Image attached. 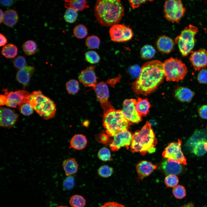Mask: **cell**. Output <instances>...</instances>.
<instances>
[{
	"label": "cell",
	"mask_w": 207,
	"mask_h": 207,
	"mask_svg": "<svg viewBox=\"0 0 207 207\" xmlns=\"http://www.w3.org/2000/svg\"><path fill=\"white\" fill-rule=\"evenodd\" d=\"M93 89L100 103L108 101L109 95V90L107 85L105 83L101 81L97 83Z\"/></svg>",
	"instance_id": "7402d4cb"
},
{
	"label": "cell",
	"mask_w": 207,
	"mask_h": 207,
	"mask_svg": "<svg viewBox=\"0 0 207 207\" xmlns=\"http://www.w3.org/2000/svg\"><path fill=\"white\" fill-rule=\"evenodd\" d=\"M95 68L94 66L87 67L80 74L79 80L85 87H92L93 89L97 84V78L95 72Z\"/></svg>",
	"instance_id": "9a60e30c"
},
{
	"label": "cell",
	"mask_w": 207,
	"mask_h": 207,
	"mask_svg": "<svg viewBox=\"0 0 207 207\" xmlns=\"http://www.w3.org/2000/svg\"><path fill=\"white\" fill-rule=\"evenodd\" d=\"M207 133L204 130L196 131L188 140L187 143L189 146L192 147L197 142L202 140H207Z\"/></svg>",
	"instance_id": "83f0119b"
},
{
	"label": "cell",
	"mask_w": 207,
	"mask_h": 207,
	"mask_svg": "<svg viewBox=\"0 0 207 207\" xmlns=\"http://www.w3.org/2000/svg\"><path fill=\"white\" fill-rule=\"evenodd\" d=\"M150 107V103L147 98L138 97L136 101L135 108L141 117L145 116L149 113Z\"/></svg>",
	"instance_id": "603a6c76"
},
{
	"label": "cell",
	"mask_w": 207,
	"mask_h": 207,
	"mask_svg": "<svg viewBox=\"0 0 207 207\" xmlns=\"http://www.w3.org/2000/svg\"><path fill=\"white\" fill-rule=\"evenodd\" d=\"M198 31L197 27L190 25L185 28L176 38L175 42L178 44L182 56H186L192 51L195 42V36Z\"/></svg>",
	"instance_id": "52a82bcc"
},
{
	"label": "cell",
	"mask_w": 207,
	"mask_h": 207,
	"mask_svg": "<svg viewBox=\"0 0 207 207\" xmlns=\"http://www.w3.org/2000/svg\"><path fill=\"white\" fill-rule=\"evenodd\" d=\"M22 47L25 53L28 56L35 54L37 50V43L31 40H28L24 42L23 44Z\"/></svg>",
	"instance_id": "4dcf8cb0"
},
{
	"label": "cell",
	"mask_w": 207,
	"mask_h": 207,
	"mask_svg": "<svg viewBox=\"0 0 207 207\" xmlns=\"http://www.w3.org/2000/svg\"><path fill=\"white\" fill-rule=\"evenodd\" d=\"M65 6L67 9L72 8L76 11H82L89 7L87 2L84 0H69L65 1Z\"/></svg>",
	"instance_id": "4316f807"
},
{
	"label": "cell",
	"mask_w": 207,
	"mask_h": 207,
	"mask_svg": "<svg viewBox=\"0 0 207 207\" xmlns=\"http://www.w3.org/2000/svg\"><path fill=\"white\" fill-rule=\"evenodd\" d=\"M206 129H207V126H206Z\"/></svg>",
	"instance_id": "91938a15"
},
{
	"label": "cell",
	"mask_w": 207,
	"mask_h": 207,
	"mask_svg": "<svg viewBox=\"0 0 207 207\" xmlns=\"http://www.w3.org/2000/svg\"><path fill=\"white\" fill-rule=\"evenodd\" d=\"M14 0H1L0 3L2 5L8 7L11 6L14 2Z\"/></svg>",
	"instance_id": "f5cc1de1"
},
{
	"label": "cell",
	"mask_w": 207,
	"mask_h": 207,
	"mask_svg": "<svg viewBox=\"0 0 207 207\" xmlns=\"http://www.w3.org/2000/svg\"><path fill=\"white\" fill-rule=\"evenodd\" d=\"M78 16L77 11L72 8H68L66 10L64 18L67 23H72L76 20Z\"/></svg>",
	"instance_id": "e575fe53"
},
{
	"label": "cell",
	"mask_w": 207,
	"mask_h": 207,
	"mask_svg": "<svg viewBox=\"0 0 207 207\" xmlns=\"http://www.w3.org/2000/svg\"><path fill=\"white\" fill-rule=\"evenodd\" d=\"M197 79L200 83L207 84V69L204 68L200 70L198 75Z\"/></svg>",
	"instance_id": "bcb514c9"
},
{
	"label": "cell",
	"mask_w": 207,
	"mask_h": 207,
	"mask_svg": "<svg viewBox=\"0 0 207 207\" xmlns=\"http://www.w3.org/2000/svg\"><path fill=\"white\" fill-rule=\"evenodd\" d=\"M57 207H68L66 206H57Z\"/></svg>",
	"instance_id": "680465c9"
},
{
	"label": "cell",
	"mask_w": 207,
	"mask_h": 207,
	"mask_svg": "<svg viewBox=\"0 0 207 207\" xmlns=\"http://www.w3.org/2000/svg\"><path fill=\"white\" fill-rule=\"evenodd\" d=\"M182 140L170 143L163 152L162 155L165 158L175 160L181 164L187 165V160L181 150Z\"/></svg>",
	"instance_id": "30bf717a"
},
{
	"label": "cell",
	"mask_w": 207,
	"mask_h": 207,
	"mask_svg": "<svg viewBox=\"0 0 207 207\" xmlns=\"http://www.w3.org/2000/svg\"><path fill=\"white\" fill-rule=\"evenodd\" d=\"M7 102V99L5 95L1 94L0 96V104L1 106L6 105Z\"/></svg>",
	"instance_id": "db71d44e"
},
{
	"label": "cell",
	"mask_w": 207,
	"mask_h": 207,
	"mask_svg": "<svg viewBox=\"0 0 207 207\" xmlns=\"http://www.w3.org/2000/svg\"><path fill=\"white\" fill-rule=\"evenodd\" d=\"M195 95L194 92L186 87L180 86L177 87L174 91V95L179 101L183 103H189Z\"/></svg>",
	"instance_id": "d6986e66"
},
{
	"label": "cell",
	"mask_w": 207,
	"mask_h": 207,
	"mask_svg": "<svg viewBox=\"0 0 207 207\" xmlns=\"http://www.w3.org/2000/svg\"><path fill=\"white\" fill-rule=\"evenodd\" d=\"M109 33L111 40L113 41L123 42L131 39L133 34L131 29L122 24H116L110 28Z\"/></svg>",
	"instance_id": "8fae6325"
},
{
	"label": "cell",
	"mask_w": 207,
	"mask_h": 207,
	"mask_svg": "<svg viewBox=\"0 0 207 207\" xmlns=\"http://www.w3.org/2000/svg\"><path fill=\"white\" fill-rule=\"evenodd\" d=\"M156 53L155 49L152 46L146 45L144 46L141 49L140 56L144 59H149L152 58Z\"/></svg>",
	"instance_id": "1f68e13d"
},
{
	"label": "cell",
	"mask_w": 207,
	"mask_h": 207,
	"mask_svg": "<svg viewBox=\"0 0 207 207\" xmlns=\"http://www.w3.org/2000/svg\"><path fill=\"white\" fill-rule=\"evenodd\" d=\"M147 1H152L147 0H129V3L131 6L133 8H138L140 5L146 2Z\"/></svg>",
	"instance_id": "f907efd6"
},
{
	"label": "cell",
	"mask_w": 207,
	"mask_h": 207,
	"mask_svg": "<svg viewBox=\"0 0 207 207\" xmlns=\"http://www.w3.org/2000/svg\"><path fill=\"white\" fill-rule=\"evenodd\" d=\"M70 204L72 207H84L86 204V200L82 196L76 195L70 198Z\"/></svg>",
	"instance_id": "836d02e7"
},
{
	"label": "cell",
	"mask_w": 207,
	"mask_h": 207,
	"mask_svg": "<svg viewBox=\"0 0 207 207\" xmlns=\"http://www.w3.org/2000/svg\"><path fill=\"white\" fill-rule=\"evenodd\" d=\"M181 164L175 160L168 159L162 163L161 167L166 175H175L180 174L182 171Z\"/></svg>",
	"instance_id": "e0dca14e"
},
{
	"label": "cell",
	"mask_w": 207,
	"mask_h": 207,
	"mask_svg": "<svg viewBox=\"0 0 207 207\" xmlns=\"http://www.w3.org/2000/svg\"><path fill=\"white\" fill-rule=\"evenodd\" d=\"M180 207H194V205L193 203L190 202Z\"/></svg>",
	"instance_id": "9f6ffc18"
},
{
	"label": "cell",
	"mask_w": 207,
	"mask_h": 207,
	"mask_svg": "<svg viewBox=\"0 0 207 207\" xmlns=\"http://www.w3.org/2000/svg\"><path fill=\"white\" fill-rule=\"evenodd\" d=\"M175 45L173 40L165 35L159 37L156 43V47L159 51L163 54H168L172 51Z\"/></svg>",
	"instance_id": "ac0fdd59"
},
{
	"label": "cell",
	"mask_w": 207,
	"mask_h": 207,
	"mask_svg": "<svg viewBox=\"0 0 207 207\" xmlns=\"http://www.w3.org/2000/svg\"><path fill=\"white\" fill-rule=\"evenodd\" d=\"M87 140L86 137L82 134L74 135L70 141V148L77 150H81L86 146Z\"/></svg>",
	"instance_id": "d4e9b609"
},
{
	"label": "cell",
	"mask_w": 207,
	"mask_h": 207,
	"mask_svg": "<svg viewBox=\"0 0 207 207\" xmlns=\"http://www.w3.org/2000/svg\"><path fill=\"white\" fill-rule=\"evenodd\" d=\"M137 100L133 99H126L123 103L122 112L125 118L130 122L137 124L141 121L142 117L135 108Z\"/></svg>",
	"instance_id": "4fadbf2b"
},
{
	"label": "cell",
	"mask_w": 207,
	"mask_h": 207,
	"mask_svg": "<svg viewBox=\"0 0 207 207\" xmlns=\"http://www.w3.org/2000/svg\"><path fill=\"white\" fill-rule=\"evenodd\" d=\"M132 135L128 129L121 131L116 134L110 140L109 145L111 151L113 152L118 150L121 147L125 146L127 150L131 144Z\"/></svg>",
	"instance_id": "7c38bea8"
},
{
	"label": "cell",
	"mask_w": 207,
	"mask_h": 207,
	"mask_svg": "<svg viewBox=\"0 0 207 207\" xmlns=\"http://www.w3.org/2000/svg\"><path fill=\"white\" fill-rule=\"evenodd\" d=\"M179 179L175 175H167L165 178L164 183L166 185L170 187H174L179 183Z\"/></svg>",
	"instance_id": "ab89813d"
},
{
	"label": "cell",
	"mask_w": 207,
	"mask_h": 207,
	"mask_svg": "<svg viewBox=\"0 0 207 207\" xmlns=\"http://www.w3.org/2000/svg\"><path fill=\"white\" fill-rule=\"evenodd\" d=\"M165 76L163 63L158 60L148 61L142 67L132 89L137 94L147 95L157 89Z\"/></svg>",
	"instance_id": "6da1fadb"
},
{
	"label": "cell",
	"mask_w": 207,
	"mask_h": 207,
	"mask_svg": "<svg viewBox=\"0 0 207 207\" xmlns=\"http://www.w3.org/2000/svg\"><path fill=\"white\" fill-rule=\"evenodd\" d=\"M157 143L151 125L147 121L140 130L136 131L133 134L131 150L133 153L139 152L143 156L150 149L155 147Z\"/></svg>",
	"instance_id": "277c9868"
},
{
	"label": "cell",
	"mask_w": 207,
	"mask_h": 207,
	"mask_svg": "<svg viewBox=\"0 0 207 207\" xmlns=\"http://www.w3.org/2000/svg\"><path fill=\"white\" fill-rule=\"evenodd\" d=\"M18 49L14 45L9 43L4 46L2 48L1 53L2 55L7 58L14 57L17 54Z\"/></svg>",
	"instance_id": "f1b7e54d"
},
{
	"label": "cell",
	"mask_w": 207,
	"mask_h": 207,
	"mask_svg": "<svg viewBox=\"0 0 207 207\" xmlns=\"http://www.w3.org/2000/svg\"><path fill=\"white\" fill-rule=\"evenodd\" d=\"M98 156L99 159L103 161H110L111 159L110 150L105 147H103L99 150Z\"/></svg>",
	"instance_id": "60d3db41"
},
{
	"label": "cell",
	"mask_w": 207,
	"mask_h": 207,
	"mask_svg": "<svg viewBox=\"0 0 207 207\" xmlns=\"http://www.w3.org/2000/svg\"><path fill=\"white\" fill-rule=\"evenodd\" d=\"M85 60L91 64H95L99 62L100 57L97 53L93 51L86 52L85 54Z\"/></svg>",
	"instance_id": "8d00e7d4"
},
{
	"label": "cell",
	"mask_w": 207,
	"mask_h": 207,
	"mask_svg": "<svg viewBox=\"0 0 207 207\" xmlns=\"http://www.w3.org/2000/svg\"><path fill=\"white\" fill-rule=\"evenodd\" d=\"M85 44L86 46L89 49H96L100 46V40L98 37L93 35L87 37Z\"/></svg>",
	"instance_id": "d6a6232c"
},
{
	"label": "cell",
	"mask_w": 207,
	"mask_h": 207,
	"mask_svg": "<svg viewBox=\"0 0 207 207\" xmlns=\"http://www.w3.org/2000/svg\"><path fill=\"white\" fill-rule=\"evenodd\" d=\"M172 193L175 197L177 199H182L185 197L186 195L185 188L181 185H177L174 187Z\"/></svg>",
	"instance_id": "f35d334b"
},
{
	"label": "cell",
	"mask_w": 207,
	"mask_h": 207,
	"mask_svg": "<svg viewBox=\"0 0 207 207\" xmlns=\"http://www.w3.org/2000/svg\"><path fill=\"white\" fill-rule=\"evenodd\" d=\"M113 172V169L108 166L104 165L101 166L98 170L99 175L103 177H110Z\"/></svg>",
	"instance_id": "b9f144b4"
},
{
	"label": "cell",
	"mask_w": 207,
	"mask_h": 207,
	"mask_svg": "<svg viewBox=\"0 0 207 207\" xmlns=\"http://www.w3.org/2000/svg\"><path fill=\"white\" fill-rule=\"evenodd\" d=\"M73 33L76 37L78 39H82L87 35V30L84 25L80 24L77 25L74 28Z\"/></svg>",
	"instance_id": "d590c367"
},
{
	"label": "cell",
	"mask_w": 207,
	"mask_h": 207,
	"mask_svg": "<svg viewBox=\"0 0 207 207\" xmlns=\"http://www.w3.org/2000/svg\"><path fill=\"white\" fill-rule=\"evenodd\" d=\"M0 24H1L2 22V20L3 19V15H4V13L3 11L1 9H0Z\"/></svg>",
	"instance_id": "6f0895ef"
},
{
	"label": "cell",
	"mask_w": 207,
	"mask_h": 207,
	"mask_svg": "<svg viewBox=\"0 0 207 207\" xmlns=\"http://www.w3.org/2000/svg\"><path fill=\"white\" fill-rule=\"evenodd\" d=\"M19 110L23 115L28 116L33 113L34 109L28 103H27L23 104L20 107Z\"/></svg>",
	"instance_id": "ee69618b"
},
{
	"label": "cell",
	"mask_w": 207,
	"mask_h": 207,
	"mask_svg": "<svg viewBox=\"0 0 207 207\" xmlns=\"http://www.w3.org/2000/svg\"><path fill=\"white\" fill-rule=\"evenodd\" d=\"M96 138L99 143L106 145L109 144L110 141V137L106 133H101L97 135Z\"/></svg>",
	"instance_id": "f6af8a7d"
},
{
	"label": "cell",
	"mask_w": 207,
	"mask_h": 207,
	"mask_svg": "<svg viewBox=\"0 0 207 207\" xmlns=\"http://www.w3.org/2000/svg\"><path fill=\"white\" fill-rule=\"evenodd\" d=\"M189 60L195 71L206 68L207 66V51L202 48L192 51Z\"/></svg>",
	"instance_id": "5bb4252c"
},
{
	"label": "cell",
	"mask_w": 207,
	"mask_h": 207,
	"mask_svg": "<svg viewBox=\"0 0 207 207\" xmlns=\"http://www.w3.org/2000/svg\"><path fill=\"white\" fill-rule=\"evenodd\" d=\"M100 104L103 110V126L109 136L113 137L128 129L132 123L125 118L121 110L115 109L109 101Z\"/></svg>",
	"instance_id": "3957f363"
},
{
	"label": "cell",
	"mask_w": 207,
	"mask_h": 207,
	"mask_svg": "<svg viewBox=\"0 0 207 207\" xmlns=\"http://www.w3.org/2000/svg\"><path fill=\"white\" fill-rule=\"evenodd\" d=\"M66 90L70 94L76 93L79 89V84L78 82L75 80L72 79L68 81L66 83Z\"/></svg>",
	"instance_id": "74e56055"
},
{
	"label": "cell",
	"mask_w": 207,
	"mask_h": 207,
	"mask_svg": "<svg viewBox=\"0 0 207 207\" xmlns=\"http://www.w3.org/2000/svg\"><path fill=\"white\" fill-rule=\"evenodd\" d=\"M4 95L7 97V102L6 105L13 108H17L19 109L24 104L28 103L29 98L31 93L24 90H18L15 91L8 92L7 90H3Z\"/></svg>",
	"instance_id": "9c48e42d"
},
{
	"label": "cell",
	"mask_w": 207,
	"mask_h": 207,
	"mask_svg": "<svg viewBox=\"0 0 207 207\" xmlns=\"http://www.w3.org/2000/svg\"><path fill=\"white\" fill-rule=\"evenodd\" d=\"M74 185V178L71 176H69L64 180L63 185L64 188L66 189H70L72 188Z\"/></svg>",
	"instance_id": "7dc6e473"
},
{
	"label": "cell",
	"mask_w": 207,
	"mask_h": 207,
	"mask_svg": "<svg viewBox=\"0 0 207 207\" xmlns=\"http://www.w3.org/2000/svg\"></svg>",
	"instance_id": "94428289"
},
{
	"label": "cell",
	"mask_w": 207,
	"mask_h": 207,
	"mask_svg": "<svg viewBox=\"0 0 207 207\" xmlns=\"http://www.w3.org/2000/svg\"><path fill=\"white\" fill-rule=\"evenodd\" d=\"M141 68L138 65L132 66L129 68V71L131 74L133 76H139L141 72Z\"/></svg>",
	"instance_id": "c3c4849f"
},
{
	"label": "cell",
	"mask_w": 207,
	"mask_h": 207,
	"mask_svg": "<svg viewBox=\"0 0 207 207\" xmlns=\"http://www.w3.org/2000/svg\"><path fill=\"white\" fill-rule=\"evenodd\" d=\"M28 103L45 120L54 117L56 109L54 102L45 96L40 91L31 93Z\"/></svg>",
	"instance_id": "5b68a950"
},
{
	"label": "cell",
	"mask_w": 207,
	"mask_h": 207,
	"mask_svg": "<svg viewBox=\"0 0 207 207\" xmlns=\"http://www.w3.org/2000/svg\"><path fill=\"white\" fill-rule=\"evenodd\" d=\"M163 64L167 81L178 82L182 80L187 72L185 64L177 58L170 57Z\"/></svg>",
	"instance_id": "8992f818"
},
{
	"label": "cell",
	"mask_w": 207,
	"mask_h": 207,
	"mask_svg": "<svg viewBox=\"0 0 207 207\" xmlns=\"http://www.w3.org/2000/svg\"><path fill=\"white\" fill-rule=\"evenodd\" d=\"M94 13L97 21L106 27L117 24L124 14L123 7L119 0H97Z\"/></svg>",
	"instance_id": "7a4b0ae2"
},
{
	"label": "cell",
	"mask_w": 207,
	"mask_h": 207,
	"mask_svg": "<svg viewBox=\"0 0 207 207\" xmlns=\"http://www.w3.org/2000/svg\"><path fill=\"white\" fill-rule=\"evenodd\" d=\"M14 66L17 69H21L26 66V62L25 58L21 56L15 57L13 61Z\"/></svg>",
	"instance_id": "7bdbcfd3"
},
{
	"label": "cell",
	"mask_w": 207,
	"mask_h": 207,
	"mask_svg": "<svg viewBox=\"0 0 207 207\" xmlns=\"http://www.w3.org/2000/svg\"><path fill=\"white\" fill-rule=\"evenodd\" d=\"M18 16L16 11L13 9L6 10L4 13L2 22L9 27L15 25L18 21Z\"/></svg>",
	"instance_id": "cb8c5ba5"
},
{
	"label": "cell",
	"mask_w": 207,
	"mask_h": 207,
	"mask_svg": "<svg viewBox=\"0 0 207 207\" xmlns=\"http://www.w3.org/2000/svg\"><path fill=\"white\" fill-rule=\"evenodd\" d=\"M164 6L165 18L172 23H179L185 12V8L180 0L166 1Z\"/></svg>",
	"instance_id": "ba28073f"
},
{
	"label": "cell",
	"mask_w": 207,
	"mask_h": 207,
	"mask_svg": "<svg viewBox=\"0 0 207 207\" xmlns=\"http://www.w3.org/2000/svg\"><path fill=\"white\" fill-rule=\"evenodd\" d=\"M63 167L67 176H70L77 171L78 165L74 159L69 158L64 160Z\"/></svg>",
	"instance_id": "484cf974"
},
{
	"label": "cell",
	"mask_w": 207,
	"mask_h": 207,
	"mask_svg": "<svg viewBox=\"0 0 207 207\" xmlns=\"http://www.w3.org/2000/svg\"><path fill=\"white\" fill-rule=\"evenodd\" d=\"M101 207H125L120 204L114 202H109L105 203Z\"/></svg>",
	"instance_id": "816d5d0a"
},
{
	"label": "cell",
	"mask_w": 207,
	"mask_h": 207,
	"mask_svg": "<svg viewBox=\"0 0 207 207\" xmlns=\"http://www.w3.org/2000/svg\"><path fill=\"white\" fill-rule=\"evenodd\" d=\"M34 70V67L32 66H26L20 69L17 73V80L24 86L27 85Z\"/></svg>",
	"instance_id": "44dd1931"
},
{
	"label": "cell",
	"mask_w": 207,
	"mask_h": 207,
	"mask_svg": "<svg viewBox=\"0 0 207 207\" xmlns=\"http://www.w3.org/2000/svg\"><path fill=\"white\" fill-rule=\"evenodd\" d=\"M193 153L198 156H202L207 152V140H202L196 143L192 147Z\"/></svg>",
	"instance_id": "f546056e"
},
{
	"label": "cell",
	"mask_w": 207,
	"mask_h": 207,
	"mask_svg": "<svg viewBox=\"0 0 207 207\" xmlns=\"http://www.w3.org/2000/svg\"><path fill=\"white\" fill-rule=\"evenodd\" d=\"M198 114L203 119H207V105H204L200 107L198 109Z\"/></svg>",
	"instance_id": "681fc988"
},
{
	"label": "cell",
	"mask_w": 207,
	"mask_h": 207,
	"mask_svg": "<svg viewBox=\"0 0 207 207\" xmlns=\"http://www.w3.org/2000/svg\"><path fill=\"white\" fill-rule=\"evenodd\" d=\"M18 115L13 110L8 108H0V126L10 129L14 126Z\"/></svg>",
	"instance_id": "2e32d148"
},
{
	"label": "cell",
	"mask_w": 207,
	"mask_h": 207,
	"mask_svg": "<svg viewBox=\"0 0 207 207\" xmlns=\"http://www.w3.org/2000/svg\"><path fill=\"white\" fill-rule=\"evenodd\" d=\"M157 167V166L150 162L142 161L137 165L136 169L139 178L142 179L149 175Z\"/></svg>",
	"instance_id": "ffe728a7"
},
{
	"label": "cell",
	"mask_w": 207,
	"mask_h": 207,
	"mask_svg": "<svg viewBox=\"0 0 207 207\" xmlns=\"http://www.w3.org/2000/svg\"><path fill=\"white\" fill-rule=\"evenodd\" d=\"M0 46L1 47L4 46L7 42V39L3 34L1 33L0 34Z\"/></svg>",
	"instance_id": "11a10c76"
}]
</instances>
